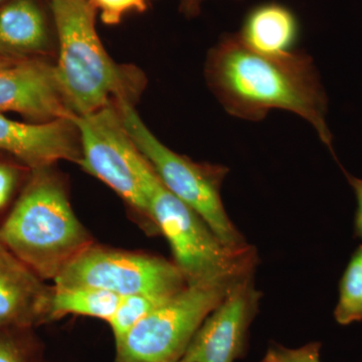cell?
Segmentation results:
<instances>
[{"instance_id": "obj_19", "label": "cell", "mask_w": 362, "mask_h": 362, "mask_svg": "<svg viewBox=\"0 0 362 362\" xmlns=\"http://www.w3.org/2000/svg\"><path fill=\"white\" fill-rule=\"evenodd\" d=\"M105 25H118L131 13H143L153 0H90Z\"/></svg>"}, {"instance_id": "obj_12", "label": "cell", "mask_w": 362, "mask_h": 362, "mask_svg": "<svg viewBox=\"0 0 362 362\" xmlns=\"http://www.w3.org/2000/svg\"><path fill=\"white\" fill-rule=\"evenodd\" d=\"M51 286L0 244V329H28L45 322Z\"/></svg>"}, {"instance_id": "obj_9", "label": "cell", "mask_w": 362, "mask_h": 362, "mask_svg": "<svg viewBox=\"0 0 362 362\" xmlns=\"http://www.w3.org/2000/svg\"><path fill=\"white\" fill-rule=\"evenodd\" d=\"M261 294L252 274L240 279L206 317L185 352L192 362H235L246 349L250 326L258 313Z\"/></svg>"}, {"instance_id": "obj_25", "label": "cell", "mask_w": 362, "mask_h": 362, "mask_svg": "<svg viewBox=\"0 0 362 362\" xmlns=\"http://www.w3.org/2000/svg\"><path fill=\"white\" fill-rule=\"evenodd\" d=\"M178 362H192V361H188V359H187V358H185V356H183V357H182V358H181V359H180V361H178Z\"/></svg>"}, {"instance_id": "obj_13", "label": "cell", "mask_w": 362, "mask_h": 362, "mask_svg": "<svg viewBox=\"0 0 362 362\" xmlns=\"http://www.w3.org/2000/svg\"><path fill=\"white\" fill-rule=\"evenodd\" d=\"M0 54L18 59L52 57L51 30L37 0H6L0 6Z\"/></svg>"}, {"instance_id": "obj_18", "label": "cell", "mask_w": 362, "mask_h": 362, "mask_svg": "<svg viewBox=\"0 0 362 362\" xmlns=\"http://www.w3.org/2000/svg\"><path fill=\"white\" fill-rule=\"evenodd\" d=\"M30 173V168L11 157L0 158V214L11 211Z\"/></svg>"}, {"instance_id": "obj_3", "label": "cell", "mask_w": 362, "mask_h": 362, "mask_svg": "<svg viewBox=\"0 0 362 362\" xmlns=\"http://www.w3.org/2000/svg\"><path fill=\"white\" fill-rule=\"evenodd\" d=\"M56 28L57 78L73 115H88L116 103L135 105L145 89L144 74L119 65L102 45L97 11L90 0H51Z\"/></svg>"}, {"instance_id": "obj_20", "label": "cell", "mask_w": 362, "mask_h": 362, "mask_svg": "<svg viewBox=\"0 0 362 362\" xmlns=\"http://www.w3.org/2000/svg\"><path fill=\"white\" fill-rule=\"evenodd\" d=\"M321 344L312 342L298 349L274 345L259 362H321Z\"/></svg>"}, {"instance_id": "obj_23", "label": "cell", "mask_w": 362, "mask_h": 362, "mask_svg": "<svg viewBox=\"0 0 362 362\" xmlns=\"http://www.w3.org/2000/svg\"><path fill=\"white\" fill-rule=\"evenodd\" d=\"M206 0H180V9L181 13L187 18H194L202 11V4Z\"/></svg>"}, {"instance_id": "obj_26", "label": "cell", "mask_w": 362, "mask_h": 362, "mask_svg": "<svg viewBox=\"0 0 362 362\" xmlns=\"http://www.w3.org/2000/svg\"><path fill=\"white\" fill-rule=\"evenodd\" d=\"M6 1V0H0V6H1V4H4Z\"/></svg>"}, {"instance_id": "obj_15", "label": "cell", "mask_w": 362, "mask_h": 362, "mask_svg": "<svg viewBox=\"0 0 362 362\" xmlns=\"http://www.w3.org/2000/svg\"><path fill=\"white\" fill-rule=\"evenodd\" d=\"M122 297L95 288H61L52 286L47 305L45 322L66 315L103 319L108 322Z\"/></svg>"}, {"instance_id": "obj_1", "label": "cell", "mask_w": 362, "mask_h": 362, "mask_svg": "<svg viewBox=\"0 0 362 362\" xmlns=\"http://www.w3.org/2000/svg\"><path fill=\"white\" fill-rule=\"evenodd\" d=\"M204 75L209 90L230 115L259 122L272 110L291 112L310 124L333 151L326 121L327 95L308 54H264L233 33L209 51Z\"/></svg>"}, {"instance_id": "obj_6", "label": "cell", "mask_w": 362, "mask_h": 362, "mask_svg": "<svg viewBox=\"0 0 362 362\" xmlns=\"http://www.w3.org/2000/svg\"><path fill=\"white\" fill-rule=\"evenodd\" d=\"M243 277L187 285L144 317L117 343L115 362L180 361L206 317Z\"/></svg>"}, {"instance_id": "obj_10", "label": "cell", "mask_w": 362, "mask_h": 362, "mask_svg": "<svg viewBox=\"0 0 362 362\" xmlns=\"http://www.w3.org/2000/svg\"><path fill=\"white\" fill-rule=\"evenodd\" d=\"M20 114L32 122L74 118L47 59H25L0 69V113Z\"/></svg>"}, {"instance_id": "obj_5", "label": "cell", "mask_w": 362, "mask_h": 362, "mask_svg": "<svg viewBox=\"0 0 362 362\" xmlns=\"http://www.w3.org/2000/svg\"><path fill=\"white\" fill-rule=\"evenodd\" d=\"M116 104L136 148L164 187L199 214L226 246L235 250L249 247L230 221L221 201V185L228 169L216 164L195 162L176 153L145 125L135 110V105L127 101Z\"/></svg>"}, {"instance_id": "obj_2", "label": "cell", "mask_w": 362, "mask_h": 362, "mask_svg": "<svg viewBox=\"0 0 362 362\" xmlns=\"http://www.w3.org/2000/svg\"><path fill=\"white\" fill-rule=\"evenodd\" d=\"M0 244L44 281H54L95 244L74 213L64 180L54 165L30 170L0 223Z\"/></svg>"}, {"instance_id": "obj_24", "label": "cell", "mask_w": 362, "mask_h": 362, "mask_svg": "<svg viewBox=\"0 0 362 362\" xmlns=\"http://www.w3.org/2000/svg\"><path fill=\"white\" fill-rule=\"evenodd\" d=\"M23 61H25V59L8 58V57H4L0 54V69L16 65V64L21 63V62Z\"/></svg>"}, {"instance_id": "obj_17", "label": "cell", "mask_w": 362, "mask_h": 362, "mask_svg": "<svg viewBox=\"0 0 362 362\" xmlns=\"http://www.w3.org/2000/svg\"><path fill=\"white\" fill-rule=\"evenodd\" d=\"M175 295L136 294L122 297L115 313L108 321L116 344L123 339L136 324Z\"/></svg>"}, {"instance_id": "obj_14", "label": "cell", "mask_w": 362, "mask_h": 362, "mask_svg": "<svg viewBox=\"0 0 362 362\" xmlns=\"http://www.w3.org/2000/svg\"><path fill=\"white\" fill-rule=\"evenodd\" d=\"M251 49L264 54L293 52L298 39V23L289 8L277 4L256 7L239 33Z\"/></svg>"}, {"instance_id": "obj_7", "label": "cell", "mask_w": 362, "mask_h": 362, "mask_svg": "<svg viewBox=\"0 0 362 362\" xmlns=\"http://www.w3.org/2000/svg\"><path fill=\"white\" fill-rule=\"evenodd\" d=\"M54 283L56 287L95 288L121 297L136 294L173 295L187 286L173 262L96 244L74 259Z\"/></svg>"}, {"instance_id": "obj_16", "label": "cell", "mask_w": 362, "mask_h": 362, "mask_svg": "<svg viewBox=\"0 0 362 362\" xmlns=\"http://www.w3.org/2000/svg\"><path fill=\"white\" fill-rule=\"evenodd\" d=\"M334 318L344 326L362 321V245L352 255L340 280Z\"/></svg>"}, {"instance_id": "obj_22", "label": "cell", "mask_w": 362, "mask_h": 362, "mask_svg": "<svg viewBox=\"0 0 362 362\" xmlns=\"http://www.w3.org/2000/svg\"><path fill=\"white\" fill-rule=\"evenodd\" d=\"M349 185L354 188L357 201V209L356 214V233L359 239L362 240V180L356 176L345 173Z\"/></svg>"}, {"instance_id": "obj_21", "label": "cell", "mask_w": 362, "mask_h": 362, "mask_svg": "<svg viewBox=\"0 0 362 362\" xmlns=\"http://www.w3.org/2000/svg\"><path fill=\"white\" fill-rule=\"evenodd\" d=\"M11 329H0V362H28L25 350Z\"/></svg>"}, {"instance_id": "obj_4", "label": "cell", "mask_w": 362, "mask_h": 362, "mask_svg": "<svg viewBox=\"0 0 362 362\" xmlns=\"http://www.w3.org/2000/svg\"><path fill=\"white\" fill-rule=\"evenodd\" d=\"M138 173L152 223L168 240L173 263L187 285L252 274L256 250L226 246L199 214L164 187L142 154Z\"/></svg>"}, {"instance_id": "obj_8", "label": "cell", "mask_w": 362, "mask_h": 362, "mask_svg": "<svg viewBox=\"0 0 362 362\" xmlns=\"http://www.w3.org/2000/svg\"><path fill=\"white\" fill-rule=\"evenodd\" d=\"M74 120L82 151L78 165L108 185L135 213L153 225L138 173L141 154L124 126L117 104Z\"/></svg>"}, {"instance_id": "obj_11", "label": "cell", "mask_w": 362, "mask_h": 362, "mask_svg": "<svg viewBox=\"0 0 362 362\" xmlns=\"http://www.w3.org/2000/svg\"><path fill=\"white\" fill-rule=\"evenodd\" d=\"M74 118L42 123L20 122L0 113V153L30 170L63 160L78 165L82 151Z\"/></svg>"}]
</instances>
